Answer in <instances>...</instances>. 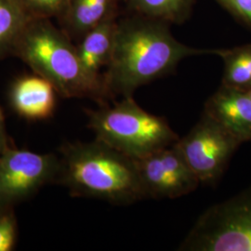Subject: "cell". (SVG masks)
<instances>
[{"label": "cell", "instance_id": "cell-17", "mask_svg": "<svg viewBox=\"0 0 251 251\" xmlns=\"http://www.w3.org/2000/svg\"><path fill=\"white\" fill-rule=\"evenodd\" d=\"M223 2L251 25V0H223Z\"/></svg>", "mask_w": 251, "mask_h": 251}, {"label": "cell", "instance_id": "cell-20", "mask_svg": "<svg viewBox=\"0 0 251 251\" xmlns=\"http://www.w3.org/2000/svg\"><path fill=\"white\" fill-rule=\"evenodd\" d=\"M8 208H3V207H0V216L2 215Z\"/></svg>", "mask_w": 251, "mask_h": 251}, {"label": "cell", "instance_id": "cell-8", "mask_svg": "<svg viewBox=\"0 0 251 251\" xmlns=\"http://www.w3.org/2000/svg\"><path fill=\"white\" fill-rule=\"evenodd\" d=\"M136 165L146 198H181L200 184L175 144L136 160Z\"/></svg>", "mask_w": 251, "mask_h": 251}, {"label": "cell", "instance_id": "cell-16", "mask_svg": "<svg viewBox=\"0 0 251 251\" xmlns=\"http://www.w3.org/2000/svg\"><path fill=\"white\" fill-rule=\"evenodd\" d=\"M143 9L157 15H171L177 11L184 0H138Z\"/></svg>", "mask_w": 251, "mask_h": 251}, {"label": "cell", "instance_id": "cell-13", "mask_svg": "<svg viewBox=\"0 0 251 251\" xmlns=\"http://www.w3.org/2000/svg\"><path fill=\"white\" fill-rule=\"evenodd\" d=\"M108 0H75L74 16L82 29L94 26L107 9Z\"/></svg>", "mask_w": 251, "mask_h": 251}, {"label": "cell", "instance_id": "cell-15", "mask_svg": "<svg viewBox=\"0 0 251 251\" xmlns=\"http://www.w3.org/2000/svg\"><path fill=\"white\" fill-rule=\"evenodd\" d=\"M17 237V224L11 208L0 216V251L13 250Z\"/></svg>", "mask_w": 251, "mask_h": 251}, {"label": "cell", "instance_id": "cell-6", "mask_svg": "<svg viewBox=\"0 0 251 251\" xmlns=\"http://www.w3.org/2000/svg\"><path fill=\"white\" fill-rule=\"evenodd\" d=\"M174 144L200 183L216 185L242 143L203 111L195 126Z\"/></svg>", "mask_w": 251, "mask_h": 251}, {"label": "cell", "instance_id": "cell-18", "mask_svg": "<svg viewBox=\"0 0 251 251\" xmlns=\"http://www.w3.org/2000/svg\"><path fill=\"white\" fill-rule=\"evenodd\" d=\"M8 146L7 142V134H6V125H5V118L3 115V110L0 106V156Z\"/></svg>", "mask_w": 251, "mask_h": 251}, {"label": "cell", "instance_id": "cell-1", "mask_svg": "<svg viewBox=\"0 0 251 251\" xmlns=\"http://www.w3.org/2000/svg\"><path fill=\"white\" fill-rule=\"evenodd\" d=\"M56 181L72 197L95 198L117 206L146 199L136 161L96 139L63 144Z\"/></svg>", "mask_w": 251, "mask_h": 251}, {"label": "cell", "instance_id": "cell-14", "mask_svg": "<svg viewBox=\"0 0 251 251\" xmlns=\"http://www.w3.org/2000/svg\"><path fill=\"white\" fill-rule=\"evenodd\" d=\"M18 27V15L14 9L0 0V49L11 40Z\"/></svg>", "mask_w": 251, "mask_h": 251}, {"label": "cell", "instance_id": "cell-7", "mask_svg": "<svg viewBox=\"0 0 251 251\" xmlns=\"http://www.w3.org/2000/svg\"><path fill=\"white\" fill-rule=\"evenodd\" d=\"M60 158L53 153H38L7 146L0 156V207L11 208L56 180Z\"/></svg>", "mask_w": 251, "mask_h": 251}, {"label": "cell", "instance_id": "cell-4", "mask_svg": "<svg viewBox=\"0 0 251 251\" xmlns=\"http://www.w3.org/2000/svg\"><path fill=\"white\" fill-rule=\"evenodd\" d=\"M20 54L64 98H90L104 104L103 85L90 77L77 50L57 34L45 29L28 34L20 44Z\"/></svg>", "mask_w": 251, "mask_h": 251}, {"label": "cell", "instance_id": "cell-2", "mask_svg": "<svg viewBox=\"0 0 251 251\" xmlns=\"http://www.w3.org/2000/svg\"><path fill=\"white\" fill-rule=\"evenodd\" d=\"M205 52L180 44L158 27H135L117 33L103 83L105 100L132 97L139 87L171 71L182 59Z\"/></svg>", "mask_w": 251, "mask_h": 251}, {"label": "cell", "instance_id": "cell-5", "mask_svg": "<svg viewBox=\"0 0 251 251\" xmlns=\"http://www.w3.org/2000/svg\"><path fill=\"white\" fill-rule=\"evenodd\" d=\"M179 251H251V185L206 208Z\"/></svg>", "mask_w": 251, "mask_h": 251}, {"label": "cell", "instance_id": "cell-19", "mask_svg": "<svg viewBox=\"0 0 251 251\" xmlns=\"http://www.w3.org/2000/svg\"><path fill=\"white\" fill-rule=\"evenodd\" d=\"M33 1L39 6L50 8V9L57 7L62 2V0H33Z\"/></svg>", "mask_w": 251, "mask_h": 251}, {"label": "cell", "instance_id": "cell-12", "mask_svg": "<svg viewBox=\"0 0 251 251\" xmlns=\"http://www.w3.org/2000/svg\"><path fill=\"white\" fill-rule=\"evenodd\" d=\"M225 63L223 85L233 90H251V44L232 50H216Z\"/></svg>", "mask_w": 251, "mask_h": 251}, {"label": "cell", "instance_id": "cell-10", "mask_svg": "<svg viewBox=\"0 0 251 251\" xmlns=\"http://www.w3.org/2000/svg\"><path fill=\"white\" fill-rule=\"evenodd\" d=\"M56 92L52 83L45 77L28 75L12 85L9 101L20 117L31 121L46 120L54 114Z\"/></svg>", "mask_w": 251, "mask_h": 251}, {"label": "cell", "instance_id": "cell-9", "mask_svg": "<svg viewBox=\"0 0 251 251\" xmlns=\"http://www.w3.org/2000/svg\"><path fill=\"white\" fill-rule=\"evenodd\" d=\"M204 112L242 144L251 142V98L248 92L223 85L206 100Z\"/></svg>", "mask_w": 251, "mask_h": 251}, {"label": "cell", "instance_id": "cell-21", "mask_svg": "<svg viewBox=\"0 0 251 251\" xmlns=\"http://www.w3.org/2000/svg\"><path fill=\"white\" fill-rule=\"evenodd\" d=\"M248 93H249V95H250V96H251V91H249V92H248Z\"/></svg>", "mask_w": 251, "mask_h": 251}, {"label": "cell", "instance_id": "cell-3", "mask_svg": "<svg viewBox=\"0 0 251 251\" xmlns=\"http://www.w3.org/2000/svg\"><path fill=\"white\" fill-rule=\"evenodd\" d=\"M85 112L88 127L95 133L96 140L135 161L173 145L179 139L165 117L146 112L133 97Z\"/></svg>", "mask_w": 251, "mask_h": 251}, {"label": "cell", "instance_id": "cell-11", "mask_svg": "<svg viewBox=\"0 0 251 251\" xmlns=\"http://www.w3.org/2000/svg\"><path fill=\"white\" fill-rule=\"evenodd\" d=\"M115 35L109 25H99L88 34L77 50L83 68L94 80L99 81L100 68L110 62Z\"/></svg>", "mask_w": 251, "mask_h": 251}]
</instances>
